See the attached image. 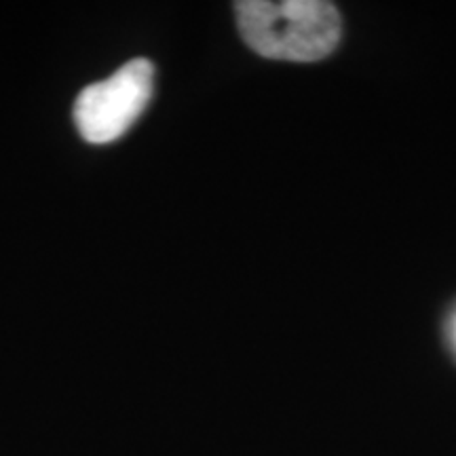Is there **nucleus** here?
<instances>
[{
	"instance_id": "2",
	"label": "nucleus",
	"mask_w": 456,
	"mask_h": 456,
	"mask_svg": "<svg viewBox=\"0 0 456 456\" xmlns=\"http://www.w3.org/2000/svg\"><path fill=\"white\" fill-rule=\"evenodd\" d=\"M155 68L144 57L131 60L106 81L85 87L74 102V123L89 144L118 140L146 110L152 98Z\"/></svg>"
},
{
	"instance_id": "1",
	"label": "nucleus",
	"mask_w": 456,
	"mask_h": 456,
	"mask_svg": "<svg viewBox=\"0 0 456 456\" xmlns=\"http://www.w3.org/2000/svg\"><path fill=\"white\" fill-rule=\"evenodd\" d=\"M235 15L248 47L269 60H323L342 34L338 9L326 0H241Z\"/></svg>"
}]
</instances>
